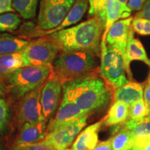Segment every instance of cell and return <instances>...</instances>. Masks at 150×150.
I'll return each mask as SVG.
<instances>
[{"label":"cell","mask_w":150,"mask_h":150,"mask_svg":"<svg viewBox=\"0 0 150 150\" xmlns=\"http://www.w3.org/2000/svg\"><path fill=\"white\" fill-rule=\"evenodd\" d=\"M29 42L20 36L0 33V55L21 52Z\"/></svg>","instance_id":"cell-21"},{"label":"cell","mask_w":150,"mask_h":150,"mask_svg":"<svg viewBox=\"0 0 150 150\" xmlns=\"http://www.w3.org/2000/svg\"><path fill=\"white\" fill-rule=\"evenodd\" d=\"M88 3L89 16L98 17L104 23L105 30L102 40L104 42L112 24L131 16V9L120 0H88Z\"/></svg>","instance_id":"cell-7"},{"label":"cell","mask_w":150,"mask_h":150,"mask_svg":"<svg viewBox=\"0 0 150 150\" xmlns=\"http://www.w3.org/2000/svg\"><path fill=\"white\" fill-rule=\"evenodd\" d=\"M52 71V66L20 67L6 80L8 93L15 99H21L27 93L42 87Z\"/></svg>","instance_id":"cell-4"},{"label":"cell","mask_w":150,"mask_h":150,"mask_svg":"<svg viewBox=\"0 0 150 150\" xmlns=\"http://www.w3.org/2000/svg\"><path fill=\"white\" fill-rule=\"evenodd\" d=\"M21 19L14 13H6L0 15V31H14L21 24Z\"/></svg>","instance_id":"cell-25"},{"label":"cell","mask_w":150,"mask_h":150,"mask_svg":"<svg viewBox=\"0 0 150 150\" xmlns=\"http://www.w3.org/2000/svg\"><path fill=\"white\" fill-rule=\"evenodd\" d=\"M135 137L130 130L125 127L111 138L112 150H132Z\"/></svg>","instance_id":"cell-22"},{"label":"cell","mask_w":150,"mask_h":150,"mask_svg":"<svg viewBox=\"0 0 150 150\" xmlns=\"http://www.w3.org/2000/svg\"><path fill=\"white\" fill-rule=\"evenodd\" d=\"M133 61H142L150 67V59L148 58L145 47L142 45L140 40L134 37V31L131 26L125 57L127 73L130 79L132 78L130 70V64Z\"/></svg>","instance_id":"cell-16"},{"label":"cell","mask_w":150,"mask_h":150,"mask_svg":"<svg viewBox=\"0 0 150 150\" xmlns=\"http://www.w3.org/2000/svg\"><path fill=\"white\" fill-rule=\"evenodd\" d=\"M0 150H5L4 144L1 140H0Z\"/></svg>","instance_id":"cell-36"},{"label":"cell","mask_w":150,"mask_h":150,"mask_svg":"<svg viewBox=\"0 0 150 150\" xmlns=\"http://www.w3.org/2000/svg\"><path fill=\"white\" fill-rule=\"evenodd\" d=\"M148 115H150V113L143 99L137 101L130 105L129 119L138 120Z\"/></svg>","instance_id":"cell-26"},{"label":"cell","mask_w":150,"mask_h":150,"mask_svg":"<svg viewBox=\"0 0 150 150\" xmlns=\"http://www.w3.org/2000/svg\"><path fill=\"white\" fill-rule=\"evenodd\" d=\"M42 86L30 92L20 99L16 108V118L19 125L35 124L45 120L43 117L40 104Z\"/></svg>","instance_id":"cell-9"},{"label":"cell","mask_w":150,"mask_h":150,"mask_svg":"<svg viewBox=\"0 0 150 150\" xmlns=\"http://www.w3.org/2000/svg\"><path fill=\"white\" fill-rule=\"evenodd\" d=\"M12 1L13 0H0V14L11 12L13 10Z\"/></svg>","instance_id":"cell-33"},{"label":"cell","mask_w":150,"mask_h":150,"mask_svg":"<svg viewBox=\"0 0 150 150\" xmlns=\"http://www.w3.org/2000/svg\"><path fill=\"white\" fill-rule=\"evenodd\" d=\"M3 95H4V94H1V93H0V101H1V99H4L3 98Z\"/></svg>","instance_id":"cell-39"},{"label":"cell","mask_w":150,"mask_h":150,"mask_svg":"<svg viewBox=\"0 0 150 150\" xmlns=\"http://www.w3.org/2000/svg\"><path fill=\"white\" fill-rule=\"evenodd\" d=\"M114 91L96 72L63 83V97L76 103L90 115L109 104Z\"/></svg>","instance_id":"cell-1"},{"label":"cell","mask_w":150,"mask_h":150,"mask_svg":"<svg viewBox=\"0 0 150 150\" xmlns=\"http://www.w3.org/2000/svg\"><path fill=\"white\" fill-rule=\"evenodd\" d=\"M105 30L103 21L91 17L81 23L47 35L59 47L60 52L88 51L100 56L101 42Z\"/></svg>","instance_id":"cell-2"},{"label":"cell","mask_w":150,"mask_h":150,"mask_svg":"<svg viewBox=\"0 0 150 150\" xmlns=\"http://www.w3.org/2000/svg\"><path fill=\"white\" fill-rule=\"evenodd\" d=\"M4 90H5V89H4V86L2 83H1V79H0V93L4 94Z\"/></svg>","instance_id":"cell-35"},{"label":"cell","mask_w":150,"mask_h":150,"mask_svg":"<svg viewBox=\"0 0 150 150\" xmlns=\"http://www.w3.org/2000/svg\"><path fill=\"white\" fill-rule=\"evenodd\" d=\"M104 124V119L86 127L80 132L72 148L74 150H92L99 143V131Z\"/></svg>","instance_id":"cell-17"},{"label":"cell","mask_w":150,"mask_h":150,"mask_svg":"<svg viewBox=\"0 0 150 150\" xmlns=\"http://www.w3.org/2000/svg\"><path fill=\"white\" fill-rule=\"evenodd\" d=\"M135 18H147L150 20V0H146L142 8L137 13Z\"/></svg>","instance_id":"cell-30"},{"label":"cell","mask_w":150,"mask_h":150,"mask_svg":"<svg viewBox=\"0 0 150 150\" xmlns=\"http://www.w3.org/2000/svg\"><path fill=\"white\" fill-rule=\"evenodd\" d=\"M40 0H13V10L25 20H30L36 16L37 8Z\"/></svg>","instance_id":"cell-23"},{"label":"cell","mask_w":150,"mask_h":150,"mask_svg":"<svg viewBox=\"0 0 150 150\" xmlns=\"http://www.w3.org/2000/svg\"><path fill=\"white\" fill-rule=\"evenodd\" d=\"M143 87L133 81L115 90L113 94L115 101H122L129 105L143 99Z\"/></svg>","instance_id":"cell-18"},{"label":"cell","mask_w":150,"mask_h":150,"mask_svg":"<svg viewBox=\"0 0 150 150\" xmlns=\"http://www.w3.org/2000/svg\"><path fill=\"white\" fill-rule=\"evenodd\" d=\"M120 1L124 5H126V6H127V3H128V1H129V0H120Z\"/></svg>","instance_id":"cell-37"},{"label":"cell","mask_w":150,"mask_h":150,"mask_svg":"<svg viewBox=\"0 0 150 150\" xmlns=\"http://www.w3.org/2000/svg\"><path fill=\"white\" fill-rule=\"evenodd\" d=\"M88 117V115L80 117L72 122L48 133L43 141L52 146L56 150L69 148L86 126Z\"/></svg>","instance_id":"cell-10"},{"label":"cell","mask_w":150,"mask_h":150,"mask_svg":"<svg viewBox=\"0 0 150 150\" xmlns=\"http://www.w3.org/2000/svg\"><path fill=\"white\" fill-rule=\"evenodd\" d=\"M130 105L122 101H115L104 118L106 126H114L125 122L129 119Z\"/></svg>","instance_id":"cell-20"},{"label":"cell","mask_w":150,"mask_h":150,"mask_svg":"<svg viewBox=\"0 0 150 150\" xmlns=\"http://www.w3.org/2000/svg\"><path fill=\"white\" fill-rule=\"evenodd\" d=\"M124 127L130 130L134 137L150 136V115L138 120L128 119Z\"/></svg>","instance_id":"cell-24"},{"label":"cell","mask_w":150,"mask_h":150,"mask_svg":"<svg viewBox=\"0 0 150 150\" xmlns=\"http://www.w3.org/2000/svg\"><path fill=\"white\" fill-rule=\"evenodd\" d=\"M100 76L110 86L114 92L129 82L124 57L117 49L101 42Z\"/></svg>","instance_id":"cell-5"},{"label":"cell","mask_w":150,"mask_h":150,"mask_svg":"<svg viewBox=\"0 0 150 150\" xmlns=\"http://www.w3.org/2000/svg\"><path fill=\"white\" fill-rule=\"evenodd\" d=\"M11 150H56L43 140L28 145H14Z\"/></svg>","instance_id":"cell-28"},{"label":"cell","mask_w":150,"mask_h":150,"mask_svg":"<svg viewBox=\"0 0 150 150\" xmlns=\"http://www.w3.org/2000/svg\"><path fill=\"white\" fill-rule=\"evenodd\" d=\"M146 0H129L127 6L131 11H140L143 7Z\"/></svg>","instance_id":"cell-32"},{"label":"cell","mask_w":150,"mask_h":150,"mask_svg":"<svg viewBox=\"0 0 150 150\" xmlns=\"http://www.w3.org/2000/svg\"><path fill=\"white\" fill-rule=\"evenodd\" d=\"M131 27L134 32L141 35H150V20L147 18H134Z\"/></svg>","instance_id":"cell-27"},{"label":"cell","mask_w":150,"mask_h":150,"mask_svg":"<svg viewBox=\"0 0 150 150\" xmlns=\"http://www.w3.org/2000/svg\"><path fill=\"white\" fill-rule=\"evenodd\" d=\"M47 121L38 123H24L21 125L15 145L36 143L45 139L47 134Z\"/></svg>","instance_id":"cell-15"},{"label":"cell","mask_w":150,"mask_h":150,"mask_svg":"<svg viewBox=\"0 0 150 150\" xmlns=\"http://www.w3.org/2000/svg\"><path fill=\"white\" fill-rule=\"evenodd\" d=\"M76 0H40L35 29L48 31L57 27L66 18Z\"/></svg>","instance_id":"cell-8"},{"label":"cell","mask_w":150,"mask_h":150,"mask_svg":"<svg viewBox=\"0 0 150 150\" xmlns=\"http://www.w3.org/2000/svg\"><path fill=\"white\" fill-rule=\"evenodd\" d=\"M59 52V47L47 35L40 37L22 51L23 67L52 66Z\"/></svg>","instance_id":"cell-6"},{"label":"cell","mask_w":150,"mask_h":150,"mask_svg":"<svg viewBox=\"0 0 150 150\" xmlns=\"http://www.w3.org/2000/svg\"><path fill=\"white\" fill-rule=\"evenodd\" d=\"M142 150H150V143L149 145H147L146 147H145Z\"/></svg>","instance_id":"cell-38"},{"label":"cell","mask_w":150,"mask_h":150,"mask_svg":"<svg viewBox=\"0 0 150 150\" xmlns=\"http://www.w3.org/2000/svg\"><path fill=\"white\" fill-rule=\"evenodd\" d=\"M97 55L88 51L61 52L54 61L50 76L61 81L62 83L81 78L96 72Z\"/></svg>","instance_id":"cell-3"},{"label":"cell","mask_w":150,"mask_h":150,"mask_svg":"<svg viewBox=\"0 0 150 150\" xmlns=\"http://www.w3.org/2000/svg\"><path fill=\"white\" fill-rule=\"evenodd\" d=\"M63 86L61 81L50 76L42 88L40 104L45 120L53 117L63 97Z\"/></svg>","instance_id":"cell-11"},{"label":"cell","mask_w":150,"mask_h":150,"mask_svg":"<svg viewBox=\"0 0 150 150\" xmlns=\"http://www.w3.org/2000/svg\"><path fill=\"white\" fill-rule=\"evenodd\" d=\"M9 117V108L5 99L0 101V133L4 130L8 123Z\"/></svg>","instance_id":"cell-29"},{"label":"cell","mask_w":150,"mask_h":150,"mask_svg":"<svg viewBox=\"0 0 150 150\" xmlns=\"http://www.w3.org/2000/svg\"><path fill=\"white\" fill-rule=\"evenodd\" d=\"M92 150H112L111 138L104 141L99 142L96 147Z\"/></svg>","instance_id":"cell-34"},{"label":"cell","mask_w":150,"mask_h":150,"mask_svg":"<svg viewBox=\"0 0 150 150\" xmlns=\"http://www.w3.org/2000/svg\"><path fill=\"white\" fill-rule=\"evenodd\" d=\"M133 19L134 18L130 16L115 22L110 28L106 35V44L117 49L122 54L124 59L125 57L127 41Z\"/></svg>","instance_id":"cell-13"},{"label":"cell","mask_w":150,"mask_h":150,"mask_svg":"<svg viewBox=\"0 0 150 150\" xmlns=\"http://www.w3.org/2000/svg\"><path fill=\"white\" fill-rule=\"evenodd\" d=\"M143 97L144 101H145V104L147 105L150 113V75L145 84L143 91Z\"/></svg>","instance_id":"cell-31"},{"label":"cell","mask_w":150,"mask_h":150,"mask_svg":"<svg viewBox=\"0 0 150 150\" xmlns=\"http://www.w3.org/2000/svg\"><path fill=\"white\" fill-rule=\"evenodd\" d=\"M22 67V51L0 55V79L6 81L15 71Z\"/></svg>","instance_id":"cell-19"},{"label":"cell","mask_w":150,"mask_h":150,"mask_svg":"<svg viewBox=\"0 0 150 150\" xmlns=\"http://www.w3.org/2000/svg\"><path fill=\"white\" fill-rule=\"evenodd\" d=\"M86 115L89 116L81 109L76 103L62 97L57 112L47 123V134Z\"/></svg>","instance_id":"cell-12"},{"label":"cell","mask_w":150,"mask_h":150,"mask_svg":"<svg viewBox=\"0 0 150 150\" xmlns=\"http://www.w3.org/2000/svg\"><path fill=\"white\" fill-rule=\"evenodd\" d=\"M61 150H74V149H72V148H66V149H61Z\"/></svg>","instance_id":"cell-40"},{"label":"cell","mask_w":150,"mask_h":150,"mask_svg":"<svg viewBox=\"0 0 150 150\" xmlns=\"http://www.w3.org/2000/svg\"><path fill=\"white\" fill-rule=\"evenodd\" d=\"M88 0H76L69 13L67 15L66 18L57 27L52 30H48V31L35 29L34 31L31 32L29 37L40 38L47 36V35L52 34V33L61 31V30L68 28V27L76 24L81 20L84 15L86 14V13L87 12V11L88 10Z\"/></svg>","instance_id":"cell-14"}]
</instances>
